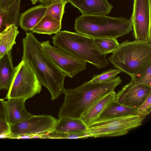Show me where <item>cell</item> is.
Listing matches in <instances>:
<instances>
[{
  "label": "cell",
  "instance_id": "1",
  "mask_svg": "<svg viewBox=\"0 0 151 151\" xmlns=\"http://www.w3.org/2000/svg\"><path fill=\"white\" fill-rule=\"evenodd\" d=\"M22 42V60L29 64L41 84L48 90L51 100L57 99L65 89L64 82L66 75L46 56L41 43L32 32H27Z\"/></svg>",
  "mask_w": 151,
  "mask_h": 151
},
{
  "label": "cell",
  "instance_id": "2",
  "mask_svg": "<svg viewBox=\"0 0 151 151\" xmlns=\"http://www.w3.org/2000/svg\"><path fill=\"white\" fill-rule=\"evenodd\" d=\"M122 83L119 76L101 83H84L74 88L65 89V98L58 114L59 119L69 117L81 119L96 102L114 91Z\"/></svg>",
  "mask_w": 151,
  "mask_h": 151
},
{
  "label": "cell",
  "instance_id": "3",
  "mask_svg": "<svg viewBox=\"0 0 151 151\" xmlns=\"http://www.w3.org/2000/svg\"><path fill=\"white\" fill-rule=\"evenodd\" d=\"M108 60L116 69L134 78L151 65V42L126 40Z\"/></svg>",
  "mask_w": 151,
  "mask_h": 151
},
{
  "label": "cell",
  "instance_id": "4",
  "mask_svg": "<svg viewBox=\"0 0 151 151\" xmlns=\"http://www.w3.org/2000/svg\"><path fill=\"white\" fill-rule=\"evenodd\" d=\"M75 29L78 33L93 38L117 39L132 31V24L123 17L82 14L75 20Z\"/></svg>",
  "mask_w": 151,
  "mask_h": 151
},
{
  "label": "cell",
  "instance_id": "5",
  "mask_svg": "<svg viewBox=\"0 0 151 151\" xmlns=\"http://www.w3.org/2000/svg\"><path fill=\"white\" fill-rule=\"evenodd\" d=\"M54 46L64 50L99 69L106 67L109 63L106 55L98 50L93 38L77 32L60 31L52 37Z\"/></svg>",
  "mask_w": 151,
  "mask_h": 151
},
{
  "label": "cell",
  "instance_id": "6",
  "mask_svg": "<svg viewBox=\"0 0 151 151\" xmlns=\"http://www.w3.org/2000/svg\"><path fill=\"white\" fill-rule=\"evenodd\" d=\"M145 117L131 115L97 120L88 127L90 137H118L125 135L140 126Z\"/></svg>",
  "mask_w": 151,
  "mask_h": 151
},
{
  "label": "cell",
  "instance_id": "7",
  "mask_svg": "<svg viewBox=\"0 0 151 151\" xmlns=\"http://www.w3.org/2000/svg\"><path fill=\"white\" fill-rule=\"evenodd\" d=\"M41 89L42 85L33 70L28 63L22 60L14 67L13 80L6 98L27 100L39 93Z\"/></svg>",
  "mask_w": 151,
  "mask_h": 151
},
{
  "label": "cell",
  "instance_id": "8",
  "mask_svg": "<svg viewBox=\"0 0 151 151\" xmlns=\"http://www.w3.org/2000/svg\"><path fill=\"white\" fill-rule=\"evenodd\" d=\"M46 56L66 76L71 78L85 70L87 62L61 48L52 46L49 41L41 43Z\"/></svg>",
  "mask_w": 151,
  "mask_h": 151
},
{
  "label": "cell",
  "instance_id": "9",
  "mask_svg": "<svg viewBox=\"0 0 151 151\" xmlns=\"http://www.w3.org/2000/svg\"><path fill=\"white\" fill-rule=\"evenodd\" d=\"M151 0H134L130 20L135 40L151 42Z\"/></svg>",
  "mask_w": 151,
  "mask_h": 151
},
{
  "label": "cell",
  "instance_id": "10",
  "mask_svg": "<svg viewBox=\"0 0 151 151\" xmlns=\"http://www.w3.org/2000/svg\"><path fill=\"white\" fill-rule=\"evenodd\" d=\"M57 119L49 115H33L16 124L10 125V137L22 135L47 133L54 130Z\"/></svg>",
  "mask_w": 151,
  "mask_h": 151
},
{
  "label": "cell",
  "instance_id": "11",
  "mask_svg": "<svg viewBox=\"0 0 151 151\" xmlns=\"http://www.w3.org/2000/svg\"><path fill=\"white\" fill-rule=\"evenodd\" d=\"M151 92V86L140 84L131 79L116 93V100L119 103L137 109Z\"/></svg>",
  "mask_w": 151,
  "mask_h": 151
},
{
  "label": "cell",
  "instance_id": "12",
  "mask_svg": "<svg viewBox=\"0 0 151 151\" xmlns=\"http://www.w3.org/2000/svg\"><path fill=\"white\" fill-rule=\"evenodd\" d=\"M69 2L83 15H107L113 7L108 0H69Z\"/></svg>",
  "mask_w": 151,
  "mask_h": 151
},
{
  "label": "cell",
  "instance_id": "13",
  "mask_svg": "<svg viewBox=\"0 0 151 151\" xmlns=\"http://www.w3.org/2000/svg\"><path fill=\"white\" fill-rule=\"evenodd\" d=\"M4 101L7 122L10 125L27 119L34 115L25 108L26 100L22 98H9Z\"/></svg>",
  "mask_w": 151,
  "mask_h": 151
},
{
  "label": "cell",
  "instance_id": "14",
  "mask_svg": "<svg viewBox=\"0 0 151 151\" xmlns=\"http://www.w3.org/2000/svg\"><path fill=\"white\" fill-rule=\"evenodd\" d=\"M116 95L114 91L108 93L94 103L84 113L81 119L87 127L98 119L110 104L116 100Z\"/></svg>",
  "mask_w": 151,
  "mask_h": 151
},
{
  "label": "cell",
  "instance_id": "15",
  "mask_svg": "<svg viewBox=\"0 0 151 151\" xmlns=\"http://www.w3.org/2000/svg\"><path fill=\"white\" fill-rule=\"evenodd\" d=\"M47 8L46 6L42 4L32 7L22 13L19 21L21 28L26 31H31L45 16Z\"/></svg>",
  "mask_w": 151,
  "mask_h": 151
},
{
  "label": "cell",
  "instance_id": "16",
  "mask_svg": "<svg viewBox=\"0 0 151 151\" xmlns=\"http://www.w3.org/2000/svg\"><path fill=\"white\" fill-rule=\"evenodd\" d=\"M21 0H14L5 7H0V33L12 24L18 27Z\"/></svg>",
  "mask_w": 151,
  "mask_h": 151
},
{
  "label": "cell",
  "instance_id": "17",
  "mask_svg": "<svg viewBox=\"0 0 151 151\" xmlns=\"http://www.w3.org/2000/svg\"><path fill=\"white\" fill-rule=\"evenodd\" d=\"M14 71L12 51L0 58V90H8L11 85Z\"/></svg>",
  "mask_w": 151,
  "mask_h": 151
},
{
  "label": "cell",
  "instance_id": "18",
  "mask_svg": "<svg viewBox=\"0 0 151 151\" xmlns=\"http://www.w3.org/2000/svg\"><path fill=\"white\" fill-rule=\"evenodd\" d=\"M88 127L81 119L64 118L59 119L54 131L69 133H82L87 132Z\"/></svg>",
  "mask_w": 151,
  "mask_h": 151
},
{
  "label": "cell",
  "instance_id": "19",
  "mask_svg": "<svg viewBox=\"0 0 151 151\" xmlns=\"http://www.w3.org/2000/svg\"><path fill=\"white\" fill-rule=\"evenodd\" d=\"M131 115H139L137 109L121 104L116 100L106 108L97 120Z\"/></svg>",
  "mask_w": 151,
  "mask_h": 151
},
{
  "label": "cell",
  "instance_id": "20",
  "mask_svg": "<svg viewBox=\"0 0 151 151\" xmlns=\"http://www.w3.org/2000/svg\"><path fill=\"white\" fill-rule=\"evenodd\" d=\"M61 27V21L48 15H45L31 31L33 33L51 35L57 34Z\"/></svg>",
  "mask_w": 151,
  "mask_h": 151
},
{
  "label": "cell",
  "instance_id": "21",
  "mask_svg": "<svg viewBox=\"0 0 151 151\" xmlns=\"http://www.w3.org/2000/svg\"><path fill=\"white\" fill-rule=\"evenodd\" d=\"M19 32L18 27L12 24L0 33V58L12 51Z\"/></svg>",
  "mask_w": 151,
  "mask_h": 151
},
{
  "label": "cell",
  "instance_id": "22",
  "mask_svg": "<svg viewBox=\"0 0 151 151\" xmlns=\"http://www.w3.org/2000/svg\"><path fill=\"white\" fill-rule=\"evenodd\" d=\"M94 44L98 50L102 54L106 55L114 52L119 43L115 38H93Z\"/></svg>",
  "mask_w": 151,
  "mask_h": 151
},
{
  "label": "cell",
  "instance_id": "23",
  "mask_svg": "<svg viewBox=\"0 0 151 151\" xmlns=\"http://www.w3.org/2000/svg\"><path fill=\"white\" fill-rule=\"evenodd\" d=\"M41 138L60 139H76L86 138L90 136L87 132L82 133H69L52 131L51 132L39 134Z\"/></svg>",
  "mask_w": 151,
  "mask_h": 151
},
{
  "label": "cell",
  "instance_id": "24",
  "mask_svg": "<svg viewBox=\"0 0 151 151\" xmlns=\"http://www.w3.org/2000/svg\"><path fill=\"white\" fill-rule=\"evenodd\" d=\"M67 2L59 1L52 3L47 6L45 15H50L57 20L61 21L65 12V8Z\"/></svg>",
  "mask_w": 151,
  "mask_h": 151
},
{
  "label": "cell",
  "instance_id": "25",
  "mask_svg": "<svg viewBox=\"0 0 151 151\" xmlns=\"http://www.w3.org/2000/svg\"><path fill=\"white\" fill-rule=\"evenodd\" d=\"M121 71L116 69H111L103 72L100 74L94 75L89 81L91 83H101L111 80Z\"/></svg>",
  "mask_w": 151,
  "mask_h": 151
},
{
  "label": "cell",
  "instance_id": "26",
  "mask_svg": "<svg viewBox=\"0 0 151 151\" xmlns=\"http://www.w3.org/2000/svg\"><path fill=\"white\" fill-rule=\"evenodd\" d=\"M132 80L137 83L151 86V65Z\"/></svg>",
  "mask_w": 151,
  "mask_h": 151
},
{
  "label": "cell",
  "instance_id": "27",
  "mask_svg": "<svg viewBox=\"0 0 151 151\" xmlns=\"http://www.w3.org/2000/svg\"><path fill=\"white\" fill-rule=\"evenodd\" d=\"M151 111V92L144 101L137 109V112L140 116L146 117L149 114Z\"/></svg>",
  "mask_w": 151,
  "mask_h": 151
},
{
  "label": "cell",
  "instance_id": "28",
  "mask_svg": "<svg viewBox=\"0 0 151 151\" xmlns=\"http://www.w3.org/2000/svg\"><path fill=\"white\" fill-rule=\"evenodd\" d=\"M10 132L9 124L7 122L0 119V135L6 134L9 135Z\"/></svg>",
  "mask_w": 151,
  "mask_h": 151
},
{
  "label": "cell",
  "instance_id": "29",
  "mask_svg": "<svg viewBox=\"0 0 151 151\" xmlns=\"http://www.w3.org/2000/svg\"><path fill=\"white\" fill-rule=\"evenodd\" d=\"M0 119L7 122L4 101L0 99Z\"/></svg>",
  "mask_w": 151,
  "mask_h": 151
},
{
  "label": "cell",
  "instance_id": "30",
  "mask_svg": "<svg viewBox=\"0 0 151 151\" xmlns=\"http://www.w3.org/2000/svg\"><path fill=\"white\" fill-rule=\"evenodd\" d=\"M69 0H38L40 3L42 4L45 5L47 6L52 3L59 1H63L69 2Z\"/></svg>",
  "mask_w": 151,
  "mask_h": 151
},
{
  "label": "cell",
  "instance_id": "31",
  "mask_svg": "<svg viewBox=\"0 0 151 151\" xmlns=\"http://www.w3.org/2000/svg\"><path fill=\"white\" fill-rule=\"evenodd\" d=\"M14 0H0V7H5L12 4Z\"/></svg>",
  "mask_w": 151,
  "mask_h": 151
},
{
  "label": "cell",
  "instance_id": "32",
  "mask_svg": "<svg viewBox=\"0 0 151 151\" xmlns=\"http://www.w3.org/2000/svg\"><path fill=\"white\" fill-rule=\"evenodd\" d=\"M32 135H22L14 137V138L17 139H30L32 138Z\"/></svg>",
  "mask_w": 151,
  "mask_h": 151
},
{
  "label": "cell",
  "instance_id": "33",
  "mask_svg": "<svg viewBox=\"0 0 151 151\" xmlns=\"http://www.w3.org/2000/svg\"><path fill=\"white\" fill-rule=\"evenodd\" d=\"M9 135L6 134H2L0 135V138H9Z\"/></svg>",
  "mask_w": 151,
  "mask_h": 151
},
{
  "label": "cell",
  "instance_id": "34",
  "mask_svg": "<svg viewBox=\"0 0 151 151\" xmlns=\"http://www.w3.org/2000/svg\"><path fill=\"white\" fill-rule=\"evenodd\" d=\"M32 4H35L36 2L38 1V0H30Z\"/></svg>",
  "mask_w": 151,
  "mask_h": 151
}]
</instances>
